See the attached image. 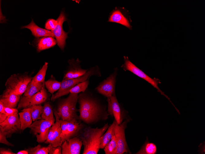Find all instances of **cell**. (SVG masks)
Listing matches in <instances>:
<instances>
[{
    "label": "cell",
    "mask_w": 205,
    "mask_h": 154,
    "mask_svg": "<svg viewBox=\"0 0 205 154\" xmlns=\"http://www.w3.org/2000/svg\"><path fill=\"white\" fill-rule=\"evenodd\" d=\"M78 101L79 104L78 110L79 120L89 124L97 121L102 113V109L97 102L84 93L78 95Z\"/></svg>",
    "instance_id": "6da1fadb"
},
{
    "label": "cell",
    "mask_w": 205,
    "mask_h": 154,
    "mask_svg": "<svg viewBox=\"0 0 205 154\" xmlns=\"http://www.w3.org/2000/svg\"><path fill=\"white\" fill-rule=\"evenodd\" d=\"M106 123L99 128L87 127L83 128L78 136L82 142L83 154H97L100 149V139L109 127Z\"/></svg>",
    "instance_id": "7a4b0ae2"
},
{
    "label": "cell",
    "mask_w": 205,
    "mask_h": 154,
    "mask_svg": "<svg viewBox=\"0 0 205 154\" xmlns=\"http://www.w3.org/2000/svg\"><path fill=\"white\" fill-rule=\"evenodd\" d=\"M78 98V94L70 93L67 97L60 101L56 111L60 119L67 121L79 120L77 113L78 110L76 108Z\"/></svg>",
    "instance_id": "3957f363"
},
{
    "label": "cell",
    "mask_w": 205,
    "mask_h": 154,
    "mask_svg": "<svg viewBox=\"0 0 205 154\" xmlns=\"http://www.w3.org/2000/svg\"><path fill=\"white\" fill-rule=\"evenodd\" d=\"M97 67H93L88 69L86 73L81 76L75 78L64 79L61 82L60 89L51 98L52 101L70 93L71 89L78 84L83 82L93 75H100Z\"/></svg>",
    "instance_id": "277c9868"
},
{
    "label": "cell",
    "mask_w": 205,
    "mask_h": 154,
    "mask_svg": "<svg viewBox=\"0 0 205 154\" xmlns=\"http://www.w3.org/2000/svg\"><path fill=\"white\" fill-rule=\"evenodd\" d=\"M32 78L27 74L12 75L6 82V90L13 94L20 96L24 93Z\"/></svg>",
    "instance_id": "5b68a950"
},
{
    "label": "cell",
    "mask_w": 205,
    "mask_h": 154,
    "mask_svg": "<svg viewBox=\"0 0 205 154\" xmlns=\"http://www.w3.org/2000/svg\"><path fill=\"white\" fill-rule=\"evenodd\" d=\"M79 120L74 119L70 121H67L60 119L61 129L60 137L62 144L65 141L78 136L80 134L83 128V125Z\"/></svg>",
    "instance_id": "8992f818"
},
{
    "label": "cell",
    "mask_w": 205,
    "mask_h": 154,
    "mask_svg": "<svg viewBox=\"0 0 205 154\" xmlns=\"http://www.w3.org/2000/svg\"><path fill=\"white\" fill-rule=\"evenodd\" d=\"M124 63L122 65V67L125 70H128L138 77L144 79L148 83L151 84L154 87L156 88L161 95L164 96L167 98L172 104L174 106L176 109V107L171 101L169 98L159 88L158 85L160 83V80L157 78H152L143 72L141 70L131 62L129 59L127 57L124 56Z\"/></svg>",
    "instance_id": "52a82bcc"
},
{
    "label": "cell",
    "mask_w": 205,
    "mask_h": 154,
    "mask_svg": "<svg viewBox=\"0 0 205 154\" xmlns=\"http://www.w3.org/2000/svg\"><path fill=\"white\" fill-rule=\"evenodd\" d=\"M55 121L41 119L34 121L30 126V131L36 136L39 143L44 142L46 140L49 130Z\"/></svg>",
    "instance_id": "ba28073f"
},
{
    "label": "cell",
    "mask_w": 205,
    "mask_h": 154,
    "mask_svg": "<svg viewBox=\"0 0 205 154\" xmlns=\"http://www.w3.org/2000/svg\"><path fill=\"white\" fill-rule=\"evenodd\" d=\"M19 114L17 113L9 116L3 122L0 123V131L5 135L7 138L21 130V123Z\"/></svg>",
    "instance_id": "9c48e42d"
},
{
    "label": "cell",
    "mask_w": 205,
    "mask_h": 154,
    "mask_svg": "<svg viewBox=\"0 0 205 154\" xmlns=\"http://www.w3.org/2000/svg\"><path fill=\"white\" fill-rule=\"evenodd\" d=\"M129 120H126L122 124L116 123L115 128L114 136L116 143V154H122L124 153H130L126 142L125 131Z\"/></svg>",
    "instance_id": "30bf717a"
},
{
    "label": "cell",
    "mask_w": 205,
    "mask_h": 154,
    "mask_svg": "<svg viewBox=\"0 0 205 154\" xmlns=\"http://www.w3.org/2000/svg\"><path fill=\"white\" fill-rule=\"evenodd\" d=\"M53 112L55 116L56 121L50 128L47 139L44 142L46 144H51L54 147L61 146L60 117L56 110L54 109Z\"/></svg>",
    "instance_id": "8fae6325"
},
{
    "label": "cell",
    "mask_w": 205,
    "mask_h": 154,
    "mask_svg": "<svg viewBox=\"0 0 205 154\" xmlns=\"http://www.w3.org/2000/svg\"><path fill=\"white\" fill-rule=\"evenodd\" d=\"M108 22L121 24L132 29L131 20L128 11L124 8L116 7L110 14Z\"/></svg>",
    "instance_id": "7c38bea8"
},
{
    "label": "cell",
    "mask_w": 205,
    "mask_h": 154,
    "mask_svg": "<svg viewBox=\"0 0 205 154\" xmlns=\"http://www.w3.org/2000/svg\"><path fill=\"white\" fill-rule=\"evenodd\" d=\"M57 24L55 28L52 31L57 41L58 45L62 50H64L66 44V40L68 38V33L65 32L63 28V24L66 20L65 15L61 11L56 19Z\"/></svg>",
    "instance_id": "4fadbf2b"
},
{
    "label": "cell",
    "mask_w": 205,
    "mask_h": 154,
    "mask_svg": "<svg viewBox=\"0 0 205 154\" xmlns=\"http://www.w3.org/2000/svg\"><path fill=\"white\" fill-rule=\"evenodd\" d=\"M116 72L110 75L101 82L96 88L99 93L107 97L115 94V88Z\"/></svg>",
    "instance_id": "5bb4252c"
},
{
    "label": "cell",
    "mask_w": 205,
    "mask_h": 154,
    "mask_svg": "<svg viewBox=\"0 0 205 154\" xmlns=\"http://www.w3.org/2000/svg\"><path fill=\"white\" fill-rule=\"evenodd\" d=\"M44 83L32 84L28 85L23 97L18 103L17 109L27 108L29 104V99L33 95L39 92L44 87Z\"/></svg>",
    "instance_id": "9a60e30c"
},
{
    "label": "cell",
    "mask_w": 205,
    "mask_h": 154,
    "mask_svg": "<svg viewBox=\"0 0 205 154\" xmlns=\"http://www.w3.org/2000/svg\"><path fill=\"white\" fill-rule=\"evenodd\" d=\"M82 144L81 140L78 136L69 139L62 144V154H79Z\"/></svg>",
    "instance_id": "2e32d148"
},
{
    "label": "cell",
    "mask_w": 205,
    "mask_h": 154,
    "mask_svg": "<svg viewBox=\"0 0 205 154\" xmlns=\"http://www.w3.org/2000/svg\"><path fill=\"white\" fill-rule=\"evenodd\" d=\"M68 62L70 65L69 68L64 75L63 79L79 77L85 74L88 70L81 68L80 61L78 58L76 60L72 59L69 60Z\"/></svg>",
    "instance_id": "e0dca14e"
},
{
    "label": "cell",
    "mask_w": 205,
    "mask_h": 154,
    "mask_svg": "<svg viewBox=\"0 0 205 154\" xmlns=\"http://www.w3.org/2000/svg\"><path fill=\"white\" fill-rule=\"evenodd\" d=\"M107 101L108 113L114 116L118 124H120L121 122V109L115 94L107 97Z\"/></svg>",
    "instance_id": "ac0fdd59"
},
{
    "label": "cell",
    "mask_w": 205,
    "mask_h": 154,
    "mask_svg": "<svg viewBox=\"0 0 205 154\" xmlns=\"http://www.w3.org/2000/svg\"><path fill=\"white\" fill-rule=\"evenodd\" d=\"M33 41L38 52L52 47L57 44L54 38L50 36L36 38Z\"/></svg>",
    "instance_id": "d6986e66"
},
{
    "label": "cell",
    "mask_w": 205,
    "mask_h": 154,
    "mask_svg": "<svg viewBox=\"0 0 205 154\" xmlns=\"http://www.w3.org/2000/svg\"><path fill=\"white\" fill-rule=\"evenodd\" d=\"M20 96L5 90L1 96L0 102L5 107L15 108L20 100Z\"/></svg>",
    "instance_id": "ffe728a7"
},
{
    "label": "cell",
    "mask_w": 205,
    "mask_h": 154,
    "mask_svg": "<svg viewBox=\"0 0 205 154\" xmlns=\"http://www.w3.org/2000/svg\"><path fill=\"white\" fill-rule=\"evenodd\" d=\"M21 29L27 28L30 30L32 34L36 38L50 36L54 38L51 31L40 27L36 25L32 19L28 25L21 27Z\"/></svg>",
    "instance_id": "44dd1931"
},
{
    "label": "cell",
    "mask_w": 205,
    "mask_h": 154,
    "mask_svg": "<svg viewBox=\"0 0 205 154\" xmlns=\"http://www.w3.org/2000/svg\"><path fill=\"white\" fill-rule=\"evenodd\" d=\"M18 114L21 123V131H23L27 128H30L33 120L29 108H24Z\"/></svg>",
    "instance_id": "7402d4cb"
},
{
    "label": "cell",
    "mask_w": 205,
    "mask_h": 154,
    "mask_svg": "<svg viewBox=\"0 0 205 154\" xmlns=\"http://www.w3.org/2000/svg\"><path fill=\"white\" fill-rule=\"evenodd\" d=\"M48 97L46 91L43 87L39 92L33 95L29 99L28 108L33 105H40L45 102Z\"/></svg>",
    "instance_id": "603a6c76"
},
{
    "label": "cell",
    "mask_w": 205,
    "mask_h": 154,
    "mask_svg": "<svg viewBox=\"0 0 205 154\" xmlns=\"http://www.w3.org/2000/svg\"><path fill=\"white\" fill-rule=\"evenodd\" d=\"M117 123L115 120L112 124L109 126L106 132L101 137L99 145L100 148H104L114 135L115 128Z\"/></svg>",
    "instance_id": "cb8c5ba5"
},
{
    "label": "cell",
    "mask_w": 205,
    "mask_h": 154,
    "mask_svg": "<svg viewBox=\"0 0 205 154\" xmlns=\"http://www.w3.org/2000/svg\"><path fill=\"white\" fill-rule=\"evenodd\" d=\"M157 152V147L153 143H150L147 140L141 149L136 154H155Z\"/></svg>",
    "instance_id": "d4e9b609"
},
{
    "label": "cell",
    "mask_w": 205,
    "mask_h": 154,
    "mask_svg": "<svg viewBox=\"0 0 205 154\" xmlns=\"http://www.w3.org/2000/svg\"><path fill=\"white\" fill-rule=\"evenodd\" d=\"M48 63L45 62L42 68L30 82L32 84L44 83V79Z\"/></svg>",
    "instance_id": "484cf974"
},
{
    "label": "cell",
    "mask_w": 205,
    "mask_h": 154,
    "mask_svg": "<svg viewBox=\"0 0 205 154\" xmlns=\"http://www.w3.org/2000/svg\"><path fill=\"white\" fill-rule=\"evenodd\" d=\"M44 85L48 91L53 94L59 89L61 82L56 80L52 75L50 79L44 82Z\"/></svg>",
    "instance_id": "4316f807"
},
{
    "label": "cell",
    "mask_w": 205,
    "mask_h": 154,
    "mask_svg": "<svg viewBox=\"0 0 205 154\" xmlns=\"http://www.w3.org/2000/svg\"><path fill=\"white\" fill-rule=\"evenodd\" d=\"M52 107L48 102H45L43 106V112L41 115L42 119L55 121Z\"/></svg>",
    "instance_id": "83f0119b"
},
{
    "label": "cell",
    "mask_w": 205,
    "mask_h": 154,
    "mask_svg": "<svg viewBox=\"0 0 205 154\" xmlns=\"http://www.w3.org/2000/svg\"><path fill=\"white\" fill-rule=\"evenodd\" d=\"M29 108L33 121L42 119L41 115L43 112V106L40 105H33Z\"/></svg>",
    "instance_id": "f1b7e54d"
},
{
    "label": "cell",
    "mask_w": 205,
    "mask_h": 154,
    "mask_svg": "<svg viewBox=\"0 0 205 154\" xmlns=\"http://www.w3.org/2000/svg\"><path fill=\"white\" fill-rule=\"evenodd\" d=\"M116 140L114 135L110 141L105 146L104 150L106 154H116Z\"/></svg>",
    "instance_id": "f546056e"
},
{
    "label": "cell",
    "mask_w": 205,
    "mask_h": 154,
    "mask_svg": "<svg viewBox=\"0 0 205 154\" xmlns=\"http://www.w3.org/2000/svg\"><path fill=\"white\" fill-rule=\"evenodd\" d=\"M29 154H48V148L46 147H42L40 144L34 147L29 148L27 149Z\"/></svg>",
    "instance_id": "4dcf8cb0"
},
{
    "label": "cell",
    "mask_w": 205,
    "mask_h": 154,
    "mask_svg": "<svg viewBox=\"0 0 205 154\" xmlns=\"http://www.w3.org/2000/svg\"><path fill=\"white\" fill-rule=\"evenodd\" d=\"M89 83V80L88 79L78 84L71 89L70 93L78 94L81 92H84L88 87Z\"/></svg>",
    "instance_id": "1f68e13d"
},
{
    "label": "cell",
    "mask_w": 205,
    "mask_h": 154,
    "mask_svg": "<svg viewBox=\"0 0 205 154\" xmlns=\"http://www.w3.org/2000/svg\"><path fill=\"white\" fill-rule=\"evenodd\" d=\"M57 24V22L56 20L49 19L46 22L45 28L46 30L52 31L55 28Z\"/></svg>",
    "instance_id": "d6a6232c"
},
{
    "label": "cell",
    "mask_w": 205,
    "mask_h": 154,
    "mask_svg": "<svg viewBox=\"0 0 205 154\" xmlns=\"http://www.w3.org/2000/svg\"><path fill=\"white\" fill-rule=\"evenodd\" d=\"M48 147V154H62L61 148V146H59L57 147H54L51 144H49Z\"/></svg>",
    "instance_id": "836d02e7"
},
{
    "label": "cell",
    "mask_w": 205,
    "mask_h": 154,
    "mask_svg": "<svg viewBox=\"0 0 205 154\" xmlns=\"http://www.w3.org/2000/svg\"><path fill=\"white\" fill-rule=\"evenodd\" d=\"M6 138V135L0 131V143L9 146H14V145L8 142Z\"/></svg>",
    "instance_id": "e575fe53"
},
{
    "label": "cell",
    "mask_w": 205,
    "mask_h": 154,
    "mask_svg": "<svg viewBox=\"0 0 205 154\" xmlns=\"http://www.w3.org/2000/svg\"><path fill=\"white\" fill-rule=\"evenodd\" d=\"M5 114L7 117L18 113L17 109L6 107H5Z\"/></svg>",
    "instance_id": "d590c367"
},
{
    "label": "cell",
    "mask_w": 205,
    "mask_h": 154,
    "mask_svg": "<svg viewBox=\"0 0 205 154\" xmlns=\"http://www.w3.org/2000/svg\"><path fill=\"white\" fill-rule=\"evenodd\" d=\"M0 154H16L13 152L12 150L9 148H0Z\"/></svg>",
    "instance_id": "8d00e7d4"
},
{
    "label": "cell",
    "mask_w": 205,
    "mask_h": 154,
    "mask_svg": "<svg viewBox=\"0 0 205 154\" xmlns=\"http://www.w3.org/2000/svg\"><path fill=\"white\" fill-rule=\"evenodd\" d=\"M7 117L5 113H0V123L5 121Z\"/></svg>",
    "instance_id": "74e56055"
},
{
    "label": "cell",
    "mask_w": 205,
    "mask_h": 154,
    "mask_svg": "<svg viewBox=\"0 0 205 154\" xmlns=\"http://www.w3.org/2000/svg\"><path fill=\"white\" fill-rule=\"evenodd\" d=\"M5 107L0 102V113H5Z\"/></svg>",
    "instance_id": "f35d334b"
},
{
    "label": "cell",
    "mask_w": 205,
    "mask_h": 154,
    "mask_svg": "<svg viewBox=\"0 0 205 154\" xmlns=\"http://www.w3.org/2000/svg\"><path fill=\"white\" fill-rule=\"evenodd\" d=\"M16 154H28V152L27 150H22L19 151L17 152Z\"/></svg>",
    "instance_id": "ab89813d"
}]
</instances>
